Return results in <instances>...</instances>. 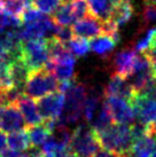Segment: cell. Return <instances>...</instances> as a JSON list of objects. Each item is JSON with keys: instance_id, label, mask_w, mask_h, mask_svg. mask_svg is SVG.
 <instances>
[{"instance_id": "1", "label": "cell", "mask_w": 156, "mask_h": 157, "mask_svg": "<svg viewBox=\"0 0 156 157\" xmlns=\"http://www.w3.org/2000/svg\"><path fill=\"white\" fill-rule=\"evenodd\" d=\"M59 91L64 94V105L57 123L69 126L70 124L79 122L83 117L84 103L88 93L86 86L74 79L70 83L59 84Z\"/></svg>"}, {"instance_id": "2", "label": "cell", "mask_w": 156, "mask_h": 157, "mask_svg": "<svg viewBox=\"0 0 156 157\" xmlns=\"http://www.w3.org/2000/svg\"><path fill=\"white\" fill-rule=\"evenodd\" d=\"M100 146L119 155H130L135 144L129 124H113L100 133H96Z\"/></svg>"}, {"instance_id": "3", "label": "cell", "mask_w": 156, "mask_h": 157, "mask_svg": "<svg viewBox=\"0 0 156 157\" xmlns=\"http://www.w3.org/2000/svg\"><path fill=\"white\" fill-rule=\"evenodd\" d=\"M57 91H59V82L45 67L30 71L23 86V94L32 100H38Z\"/></svg>"}, {"instance_id": "4", "label": "cell", "mask_w": 156, "mask_h": 157, "mask_svg": "<svg viewBox=\"0 0 156 157\" xmlns=\"http://www.w3.org/2000/svg\"><path fill=\"white\" fill-rule=\"evenodd\" d=\"M69 147L74 157H92L101 149L96 132L87 124L78 125L72 131Z\"/></svg>"}, {"instance_id": "5", "label": "cell", "mask_w": 156, "mask_h": 157, "mask_svg": "<svg viewBox=\"0 0 156 157\" xmlns=\"http://www.w3.org/2000/svg\"><path fill=\"white\" fill-rule=\"evenodd\" d=\"M21 57L30 71L44 68L49 61L46 39L23 40L21 44Z\"/></svg>"}, {"instance_id": "6", "label": "cell", "mask_w": 156, "mask_h": 157, "mask_svg": "<svg viewBox=\"0 0 156 157\" xmlns=\"http://www.w3.org/2000/svg\"><path fill=\"white\" fill-rule=\"evenodd\" d=\"M104 103L108 107L114 124H133L135 113L130 101L121 96H106Z\"/></svg>"}, {"instance_id": "7", "label": "cell", "mask_w": 156, "mask_h": 157, "mask_svg": "<svg viewBox=\"0 0 156 157\" xmlns=\"http://www.w3.org/2000/svg\"><path fill=\"white\" fill-rule=\"evenodd\" d=\"M39 113L45 121L57 119L62 113L63 105H64V94L60 91L53 92L51 94L43 96L37 100Z\"/></svg>"}, {"instance_id": "8", "label": "cell", "mask_w": 156, "mask_h": 157, "mask_svg": "<svg viewBox=\"0 0 156 157\" xmlns=\"http://www.w3.org/2000/svg\"><path fill=\"white\" fill-rule=\"evenodd\" d=\"M26 128L24 119L15 103L0 105V130L2 132L21 131Z\"/></svg>"}, {"instance_id": "9", "label": "cell", "mask_w": 156, "mask_h": 157, "mask_svg": "<svg viewBox=\"0 0 156 157\" xmlns=\"http://www.w3.org/2000/svg\"><path fill=\"white\" fill-rule=\"evenodd\" d=\"M71 30L75 37L92 39L102 33V21L90 13L85 17L76 21L71 26Z\"/></svg>"}, {"instance_id": "10", "label": "cell", "mask_w": 156, "mask_h": 157, "mask_svg": "<svg viewBox=\"0 0 156 157\" xmlns=\"http://www.w3.org/2000/svg\"><path fill=\"white\" fill-rule=\"evenodd\" d=\"M15 105L20 110L26 126H35V125H39V124L44 123V119L39 113L38 107H37L35 100H32L23 94L18 98Z\"/></svg>"}, {"instance_id": "11", "label": "cell", "mask_w": 156, "mask_h": 157, "mask_svg": "<svg viewBox=\"0 0 156 157\" xmlns=\"http://www.w3.org/2000/svg\"><path fill=\"white\" fill-rule=\"evenodd\" d=\"M103 94L104 96H121V98L130 100L135 93L127 83L126 77H123L121 75L114 72L108 85L106 86Z\"/></svg>"}, {"instance_id": "12", "label": "cell", "mask_w": 156, "mask_h": 157, "mask_svg": "<svg viewBox=\"0 0 156 157\" xmlns=\"http://www.w3.org/2000/svg\"><path fill=\"white\" fill-rule=\"evenodd\" d=\"M8 71L13 87L23 92V86L28 79V76L30 74V70L25 64V62L23 61V59L21 56H18L16 59H14L13 61L9 62Z\"/></svg>"}, {"instance_id": "13", "label": "cell", "mask_w": 156, "mask_h": 157, "mask_svg": "<svg viewBox=\"0 0 156 157\" xmlns=\"http://www.w3.org/2000/svg\"><path fill=\"white\" fill-rule=\"evenodd\" d=\"M137 55V52L135 49H124L122 52H118L114 56L113 60V67L115 69V74H118L123 77H127V75L131 72L135 59Z\"/></svg>"}, {"instance_id": "14", "label": "cell", "mask_w": 156, "mask_h": 157, "mask_svg": "<svg viewBox=\"0 0 156 157\" xmlns=\"http://www.w3.org/2000/svg\"><path fill=\"white\" fill-rule=\"evenodd\" d=\"M88 44H90V51H92L96 55L106 59L113 53V51L115 49V46L118 43L111 36L101 33V35L92 38L91 43H88Z\"/></svg>"}, {"instance_id": "15", "label": "cell", "mask_w": 156, "mask_h": 157, "mask_svg": "<svg viewBox=\"0 0 156 157\" xmlns=\"http://www.w3.org/2000/svg\"><path fill=\"white\" fill-rule=\"evenodd\" d=\"M132 16H133V7H132L131 2L117 0L116 4L114 5L110 17L108 20L111 21L119 29L121 26L125 25L126 23L132 18Z\"/></svg>"}, {"instance_id": "16", "label": "cell", "mask_w": 156, "mask_h": 157, "mask_svg": "<svg viewBox=\"0 0 156 157\" xmlns=\"http://www.w3.org/2000/svg\"><path fill=\"white\" fill-rule=\"evenodd\" d=\"M154 138L150 131L142 138L135 141L130 151L131 157H152Z\"/></svg>"}, {"instance_id": "17", "label": "cell", "mask_w": 156, "mask_h": 157, "mask_svg": "<svg viewBox=\"0 0 156 157\" xmlns=\"http://www.w3.org/2000/svg\"><path fill=\"white\" fill-rule=\"evenodd\" d=\"M91 125V128L96 133H100L103 130L108 128L110 125H113V119H111V116H110V113L108 110V107L106 105L104 101H102V103L100 105V110L99 113H96L94 118L91 121L90 123Z\"/></svg>"}, {"instance_id": "18", "label": "cell", "mask_w": 156, "mask_h": 157, "mask_svg": "<svg viewBox=\"0 0 156 157\" xmlns=\"http://www.w3.org/2000/svg\"><path fill=\"white\" fill-rule=\"evenodd\" d=\"M53 22L60 26H70L76 22L75 15L70 6V2H62L59 8L52 14Z\"/></svg>"}, {"instance_id": "19", "label": "cell", "mask_w": 156, "mask_h": 157, "mask_svg": "<svg viewBox=\"0 0 156 157\" xmlns=\"http://www.w3.org/2000/svg\"><path fill=\"white\" fill-rule=\"evenodd\" d=\"M102 94L101 92H88L87 98L84 103V109H83V117L85 118L87 123H91V121L94 118L96 111L99 109L100 103H101Z\"/></svg>"}, {"instance_id": "20", "label": "cell", "mask_w": 156, "mask_h": 157, "mask_svg": "<svg viewBox=\"0 0 156 157\" xmlns=\"http://www.w3.org/2000/svg\"><path fill=\"white\" fill-rule=\"evenodd\" d=\"M30 140L26 133V130H21V131L12 132L7 136V146L8 149L22 153L30 146Z\"/></svg>"}, {"instance_id": "21", "label": "cell", "mask_w": 156, "mask_h": 157, "mask_svg": "<svg viewBox=\"0 0 156 157\" xmlns=\"http://www.w3.org/2000/svg\"><path fill=\"white\" fill-rule=\"evenodd\" d=\"M30 144L32 146H43L44 142L51 136V131L47 128V126L45 125V123L39 124V125H35V126H29V128L26 130Z\"/></svg>"}, {"instance_id": "22", "label": "cell", "mask_w": 156, "mask_h": 157, "mask_svg": "<svg viewBox=\"0 0 156 157\" xmlns=\"http://www.w3.org/2000/svg\"><path fill=\"white\" fill-rule=\"evenodd\" d=\"M65 46L75 57H83L90 52V44L87 39L75 37V36L65 44Z\"/></svg>"}, {"instance_id": "23", "label": "cell", "mask_w": 156, "mask_h": 157, "mask_svg": "<svg viewBox=\"0 0 156 157\" xmlns=\"http://www.w3.org/2000/svg\"><path fill=\"white\" fill-rule=\"evenodd\" d=\"M62 2V0H35L32 2V6L38 9L40 13L45 15H52Z\"/></svg>"}, {"instance_id": "24", "label": "cell", "mask_w": 156, "mask_h": 157, "mask_svg": "<svg viewBox=\"0 0 156 157\" xmlns=\"http://www.w3.org/2000/svg\"><path fill=\"white\" fill-rule=\"evenodd\" d=\"M155 39H156V28L148 29V30L146 31L145 36L141 37V38L137 41V44H135V51L139 53L147 52L148 49L150 48V46L153 45V43H154Z\"/></svg>"}, {"instance_id": "25", "label": "cell", "mask_w": 156, "mask_h": 157, "mask_svg": "<svg viewBox=\"0 0 156 157\" xmlns=\"http://www.w3.org/2000/svg\"><path fill=\"white\" fill-rule=\"evenodd\" d=\"M0 1L4 6L5 13L12 14L14 16L21 18L22 13L26 7L24 0H0Z\"/></svg>"}, {"instance_id": "26", "label": "cell", "mask_w": 156, "mask_h": 157, "mask_svg": "<svg viewBox=\"0 0 156 157\" xmlns=\"http://www.w3.org/2000/svg\"><path fill=\"white\" fill-rule=\"evenodd\" d=\"M71 9H72V13L75 15L76 21L80 20V18L85 17L86 15L91 13L90 8H88V5H87L86 0H71L69 1Z\"/></svg>"}, {"instance_id": "27", "label": "cell", "mask_w": 156, "mask_h": 157, "mask_svg": "<svg viewBox=\"0 0 156 157\" xmlns=\"http://www.w3.org/2000/svg\"><path fill=\"white\" fill-rule=\"evenodd\" d=\"M142 23L145 25L156 22V4H146L142 10Z\"/></svg>"}, {"instance_id": "28", "label": "cell", "mask_w": 156, "mask_h": 157, "mask_svg": "<svg viewBox=\"0 0 156 157\" xmlns=\"http://www.w3.org/2000/svg\"><path fill=\"white\" fill-rule=\"evenodd\" d=\"M54 37H55L57 40H60L61 43H63V44L65 45L72 37H74V33H72V30H71L70 26L57 25Z\"/></svg>"}, {"instance_id": "29", "label": "cell", "mask_w": 156, "mask_h": 157, "mask_svg": "<svg viewBox=\"0 0 156 157\" xmlns=\"http://www.w3.org/2000/svg\"><path fill=\"white\" fill-rule=\"evenodd\" d=\"M92 157H131L130 155H119V154H116L114 151H109V150H106V149H100L99 151Z\"/></svg>"}, {"instance_id": "30", "label": "cell", "mask_w": 156, "mask_h": 157, "mask_svg": "<svg viewBox=\"0 0 156 157\" xmlns=\"http://www.w3.org/2000/svg\"><path fill=\"white\" fill-rule=\"evenodd\" d=\"M7 149V136L5 134V132L0 130V155L4 153Z\"/></svg>"}, {"instance_id": "31", "label": "cell", "mask_w": 156, "mask_h": 157, "mask_svg": "<svg viewBox=\"0 0 156 157\" xmlns=\"http://www.w3.org/2000/svg\"><path fill=\"white\" fill-rule=\"evenodd\" d=\"M149 128V127H148ZM150 131V130H149ZM153 133V138H154V144H153V151H152V157H156V132L150 131Z\"/></svg>"}, {"instance_id": "32", "label": "cell", "mask_w": 156, "mask_h": 157, "mask_svg": "<svg viewBox=\"0 0 156 157\" xmlns=\"http://www.w3.org/2000/svg\"><path fill=\"white\" fill-rule=\"evenodd\" d=\"M145 4H156V0H143Z\"/></svg>"}, {"instance_id": "33", "label": "cell", "mask_w": 156, "mask_h": 157, "mask_svg": "<svg viewBox=\"0 0 156 157\" xmlns=\"http://www.w3.org/2000/svg\"><path fill=\"white\" fill-rule=\"evenodd\" d=\"M35 0H24V2L26 4V6H29V5H32V2H33Z\"/></svg>"}, {"instance_id": "34", "label": "cell", "mask_w": 156, "mask_h": 157, "mask_svg": "<svg viewBox=\"0 0 156 157\" xmlns=\"http://www.w3.org/2000/svg\"><path fill=\"white\" fill-rule=\"evenodd\" d=\"M41 157H52V156H49V155H46V154H44V155Z\"/></svg>"}, {"instance_id": "35", "label": "cell", "mask_w": 156, "mask_h": 157, "mask_svg": "<svg viewBox=\"0 0 156 157\" xmlns=\"http://www.w3.org/2000/svg\"><path fill=\"white\" fill-rule=\"evenodd\" d=\"M63 2H68V1H71V0H62Z\"/></svg>"}, {"instance_id": "36", "label": "cell", "mask_w": 156, "mask_h": 157, "mask_svg": "<svg viewBox=\"0 0 156 157\" xmlns=\"http://www.w3.org/2000/svg\"><path fill=\"white\" fill-rule=\"evenodd\" d=\"M0 93H1V90H0Z\"/></svg>"}, {"instance_id": "37", "label": "cell", "mask_w": 156, "mask_h": 157, "mask_svg": "<svg viewBox=\"0 0 156 157\" xmlns=\"http://www.w3.org/2000/svg\"><path fill=\"white\" fill-rule=\"evenodd\" d=\"M0 157H2V156H0Z\"/></svg>"}]
</instances>
